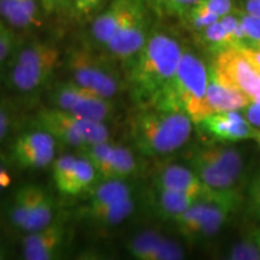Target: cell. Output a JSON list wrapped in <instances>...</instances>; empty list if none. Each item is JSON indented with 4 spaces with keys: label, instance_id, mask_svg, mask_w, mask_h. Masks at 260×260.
Instances as JSON below:
<instances>
[{
    "label": "cell",
    "instance_id": "cell-1",
    "mask_svg": "<svg viewBox=\"0 0 260 260\" xmlns=\"http://www.w3.org/2000/svg\"><path fill=\"white\" fill-rule=\"evenodd\" d=\"M183 48L168 32L152 30L130 63L128 82L140 107L157 106L170 89Z\"/></svg>",
    "mask_w": 260,
    "mask_h": 260
},
{
    "label": "cell",
    "instance_id": "cell-2",
    "mask_svg": "<svg viewBox=\"0 0 260 260\" xmlns=\"http://www.w3.org/2000/svg\"><path fill=\"white\" fill-rule=\"evenodd\" d=\"M193 122L186 112L155 106L140 107L130 122L133 144L141 154L160 157L189 140Z\"/></svg>",
    "mask_w": 260,
    "mask_h": 260
},
{
    "label": "cell",
    "instance_id": "cell-3",
    "mask_svg": "<svg viewBox=\"0 0 260 260\" xmlns=\"http://www.w3.org/2000/svg\"><path fill=\"white\" fill-rule=\"evenodd\" d=\"M209 68L191 51L183 50L170 89L155 107L186 112L193 123L207 116L205 107Z\"/></svg>",
    "mask_w": 260,
    "mask_h": 260
},
{
    "label": "cell",
    "instance_id": "cell-4",
    "mask_svg": "<svg viewBox=\"0 0 260 260\" xmlns=\"http://www.w3.org/2000/svg\"><path fill=\"white\" fill-rule=\"evenodd\" d=\"M37 124L53 136L56 141L70 146L83 147L86 145L109 141V129L104 122L84 118L58 107L44 109L38 113Z\"/></svg>",
    "mask_w": 260,
    "mask_h": 260
},
{
    "label": "cell",
    "instance_id": "cell-5",
    "mask_svg": "<svg viewBox=\"0 0 260 260\" xmlns=\"http://www.w3.org/2000/svg\"><path fill=\"white\" fill-rule=\"evenodd\" d=\"M71 81L99 95L111 99L121 89V80L100 54L86 46H73L65 57Z\"/></svg>",
    "mask_w": 260,
    "mask_h": 260
},
{
    "label": "cell",
    "instance_id": "cell-6",
    "mask_svg": "<svg viewBox=\"0 0 260 260\" xmlns=\"http://www.w3.org/2000/svg\"><path fill=\"white\" fill-rule=\"evenodd\" d=\"M51 99L58 109L96 122H105L115 110L109 98L99 95L74 81L58 83Z\"/></svg>",
    "mask_w": 260,
    "mask_h": 260
},
{
    "label": "cell",
    "instance_id": "cell-7",
    "mask_svg": "<svg viewBox=\"0 0 260 260\" xmlns=\"http://www.w3.org/2000/svg\"><path fill=\"white\" fill-rule=\"evenodd\" d=\"M151 32V14L147 0H135L124 23L105 48L117 59L130 61L144 47Z\"/></svg>",
    "mask_w": 260,
    "mask_h": 260
},
{
    "label": "cell",
    "instance_id": "cell-8",
    "mask_svg": "<svg viewBox=\"0 0 260 260\" xmlns=\"http://www.w3.org/2000/svg\"><path fill=\"white\" fill-rule=\"evenodd\" d=\"M212 67L251 103H260V71L241 48H228L214 54Z\"/></svg>",
    "mask_w": 260,
    "mask_h": 260
},
{
    "label": "cell",
    "instance_id": "cell-9",
    "mask_svg": "<svg viewBox=\"0 0 260 260\" xmlns=\"http://www.w3.org/2000/svg\"><path fill=\"white\" fill-rule=\"evenodd\" d=\"M211 138L222 142H236L256 136L258 128L253 126L239 111L212 113L198 123Z\"/></svg>",
    "mask_w": 260,
    "mask_h": 260
},
{
    "label": "cell",
    "instance_id": "cell-10",
    "mask_svg": "<svg viewBox=\"0 0 260 260\" xmlns=\"http://www.w3.org/2000/svg\"><path fill=\"white\" fill-rule=\"evenodd\" d=\"M249 104L251 100L225 79H223L211 65L209 68V82L205 98L207 116L218 112L241 111Z\"/></svg>",
    "mask_w": 260,
    "mask_h": 260
},
{
    "label": "cell",
    "instance_id": "cell-11",
    "mask_svg": "<svg viewBox=\"0 0 260 260\" xmlns=\"http://www.w3.org/2000/svg\"><path fill=\"white\" fill-rule=\"evenodd\" d=\"M65 228L59 220L30 232L22 242V254L27 260H52L59 254L64 242Z\"/></svg>",
    "mask_w": 260,
    "mask_h": 260
},
{
    "label": "cell",
    "instance_id": "cell-12",
    "mask_svg": "<svg viewBox=\"0 0 260 260\" xmlns=\"http://www.w3.org/2000/svg\"><path fill=\"white\" fill-rule=\"evenodd\" d=\"M130 256L138 260H180L183 248L177 242L155 232H142L132 237L126 245Z\"/></svg>",
    "mask_w": 260,
    "mask_h": 260
},
{
    "label": "cell",
    "instance_id": "cell-13",
    "mask_svg": "<svg viewBox=\"0 0 260 260\" xmlns=\"http://www.w3.org/2000/svg\"><path fill=\"white\" fill-rule=\"evenodd\" d=\"M134 4L135 0H109L102 11L94 16L90 25V37L96 45L106 47L124 23Z\"/></svg>",
    "mask_w": 260,
    "mask_h": 260
},
{
    "label": "cell",
    "instance_id": "cell-14",
    "mask_svg": "<svg viewBox=\"0 0 260 260\" xmlns=\"http://www.w3.org/2000/svg\"><path fill=\"white\" fill-rule=\"evenodd\" d=\"M154 187L194 194L203 201L206 200L210 193V188L205 186L191 169L176 164L168 165L159 171L154 180Z\"/></svg>",
    "mask_w": 260,
    "mask_h": 260
},
{
    "label": "cell",
    "instance_id": "cell-15",
    "mask_svg": "<svg viewBox=\"0 0 260 260\" xmlns=\"http://www.w3.org/2000/svg\"><path fill=\"white\" fill-rule=\"evenodd\" d=\"M39 0H0V17L14 29H30L41 22Z\"/></svg>",
    "mask_w": 260,
    "mask_h": 260
},
{
    "label": "cell",
    "instance_id": "cell-16",
    "mask_svg": "<svg viewBox=\"0 0 260 260\" xmlns=\"http://www.w3.org/2000/svg\"><path fill=\"white\" fill-rule=\"evenodd\" d=\"M188 161H189L191 170L198 175L201 182L210 189L217 191L237 189V180L228 175L226 172L220 170L218 167H216L211 161L206 160L195 151H193V153L189 155Z\"/></svg>",
    "mask_w": 260,
    "mask_h": 260
},
{
    "label": "cell",
    "instance_id": "cell-17",
    "mask_svg": "<svg viewBox=\"0 0 260 260\" xmlns=\"http://www.w3.org/2000/svg\"><path fill=\"white\" fill-rule=\"evenodd\" d=\"M199 201L203 200L194 194L154 187V207L157 212L164 218L175 219Z\"/></svg>",
    "mask_w": 260,
    "mask_h": 260
},
{
    "label": "cell",
    "instance_id": "cell-18",
    "mask_svg": "<svg viewBox=\"0 0 260 260\" xmlns=\"http://www.w3.org/2000/svg\"><path fill=\"white\" fill-rule=\"evenodd\" d=\"M135 201L133 197H128L116 203H112L106 206L98 207L94 210L79 211L81 219L87 220L98 225H117L124 222L128 217L134 212Z\"/></svg>",
    "mask_w": 260,
    "mask_h": 260
},
{
    "label": "cell",
    "instance_id": "cell-19",
    "mask_svg": "<svg viewBox=\"0 0 260 260\" xmlns=\"http://www.w3.org/2000/svg\"><path fill=\"white\" fill-rule=\"evenodd\" d=\"M198 154L239 181L243 172V159L239 151L223 146H206L195 149Z\"/></svg>",
    "mask_w": 260,
    "mask_h": 260
},
{
    "label": "cell",
    "instance_id": "cell-20",
    "mask_svg": "<svg viewBox=\"0 0 260 260\" xmlns=\"http://www.w3.org/2000/svg\"><path fill=\"white\" fill-rule=\"evenodd\" d=\"M54 70L52 68L14 63L10 71V81L21 92H32L45 86L51 80Z\"/></svg>",
    "mask_w": 260,
    "mask_h": 260
},
{
    "label": "cell",
    "instance_id": "cell-21",
    "mask_svg": "<svg viewBox=\"0 0 260 260\" xmlns=\"http://www.w3.org/2000/svg\"><path fill=\"white\" fill-rule=\"evenodd\" d=\"M136 170V159L133 152L124 146L113 145L111 154L104 165L98 177L103 181L122 180L134 174Z\"/></svg>",
    "mask_w": 260,
    "mask_h": 260
},
{
    "label": "cell",
    "instance_id": "cell-22",
    "mask_svg": "<svg viewBox=\"0 0 260 260\" xmlns=\"http://www.w3.org/2000/svg\"><path fill=\"white\" fill-rule=\"evenodd\" d=\"M42 188L35 184H25L16 191L10 206V219L16 228L27 230V225L30 219L35 203Z\"/></svg>",
    "mask_w": 260,
    "mask_h": 260
},
{
    "label": "cell",
    "instance_id": "cell-23",
    "mask_svg": "<svg viewBox=\"0 0 260 260\" xmlns=\"http://www.w3.org/2000/svg\"><path fill=\"white\" fill-rule=\"evenodd\" d=\"M132 197L130 188L122 180H107L103 181L99 186L94 188L90 193L87 203L81 206L79 211L94 210L98 207L106 206L116 201Z\"/></svg>",
    "mask_w": 260,
    "mask_h": 260
},
{
    "label": "cell",
    "instance_id": "cell-24",
    "mask_svg": "<svg viewBox=\"0 0 260 260\" xmlns=\"http://www.w3.org/2000/svg\"><path fill=\"white\" fill-rule=\"evenodd\" d=\"M56 140L42 129L32 130L19 135L11 148V155L15 161L25 155L48 149H56Z\"/></svg>",
    "mask_w": 260,
    "mask_h": 260
},
{
    "label": "cell",
    "instance_id": "cell-25",
    "mask_svg": "<svg viewBox=\"0 0 260 260\" xmlns=\"http://www.w3.org/2000/svg\"><path fill=\"white\" fill-rule=\"evenodd\" d=\"M95 178L96 172L92 164L86 158L77 157L69 175L57 189L64 195H77L87 189Z\"/></svg>",
    "mask_w": 260,
    "mask_h": 260
},
{
    "label": "cell",
    "instance_id": "cell-26",
    "mask_svg": "<svg viewBox=\"0 0 260 260\" xmlns=\"http://www.w3.org/2000/svg\"><path fill=\"white\" fill-rule=\"evenodd\" d=\"M199 34L203 44L214 54L225 51L228 48H236L233 38L230 37L229 32L224 28L220 19L217 21L216 23L201 29V30H199Z\"/></svg>",
    "mask_w": 260,
    "mask_h": 260
},
{
    "label": "cell",
    "instance_id": "cell-27",
    "mask_svg": "<svg viewBox=\"0 0 260 260\" xmlns=\"http://www.w3.org/2000/svg\"><path fill=\"white\" fill-rule=\"evenodd\" d=\"M53 207L54 205L51 195H48L44 189H41L25 232H35V230H39L41 228L48 225L53 220L54 217Z\"/></svg>",
    "mask_w": 260,
    "mask_h": 260
},
{
    "label": "cell",
    "instance_id": "cell-28",
    "mask_svg": "<svg viewBox=\"0 0 260 260\" xmlns=\"http://www.w3.org/2000/svg\"><path fill=\"white\" fill-rule=\"evenodd\" d=\"M109 0H67L65 10L73 18L84 19L102 11Z\"/></svg>",
    "mask_w": 260,
    "mask_h": 260
},
{
    "label": "cell",
    "instance_id": "cell-29",
    "mask_svg": "<svg viewBox=\"0 0 260 260\" xmlns=\"http://www.w3.org/2000/svg\"><path fill=\"white\" fill-rule=\"evenodd\" d=\"M155 11L170 17H181L187 14L199 0H148Z\"/></svg>",
    "mask_w": 260,
    "mask_h": 260
},
{
    "label": "cell",
    "instance_id": "cell-30",
    "mask_svg": "<svg viewBox=\"0 0 260 260\" xmlns=\"http://www.w3.org/2000/svg\"><path fill=\"white\" fill-rule=\"evenodd\" d=\"M228 259L232 260H260V249L253 239L249 236L248 240L236 243L228 253Z\"/></svg>",
    "mask_w": 260,
    "mask_h": 260
},
{
    "label": "cell",
    "instance_id": "cell-31",
    "mask_svg": "<svg viewBox=\"0 0 260 260\" xmlns=\"http://www.w3.org/2000/svg\"><path fill=\"white\" fill-rule=\"evenodd\" d=\"M12 29L14 28L0 17V69L15 51V35Z\"/></svg>",
    "mask_w": 260,
    "mask_h": 260
},
{
    "label": "cell",
    "instance_id": "cell-32",
    "mask_svg": "<svg viewBox=\"0 0 260 260\" xmlns=\"http://www.w3.org/2000/svg\"><path fill=\"white\" fill-rule=\"evenodd\" d=\"M242 25L247 38V47L260 51V18L248 14L241 15Z\"/></svg>",
    "mask_w": 260,
    "mask_h": 260
},
{
    "label": "cell",
    "instance_id": "cell-33",
    "mask_svg": "<svg viewBox=\"0 0 260 260\" xmlns=\"http://www.w3.org/2000/svg\"><path fill=\"white\" fill-rule=\"evenodd\" d=\"M54 149H48V151H41L32 153L25 157L18 159L17 164L24 169H42L46 168L53 161Z\"/></svg>",
    "mask_w": 260,
    "mask_h": 260
},
{
    "label": "cell",
    "instance_id": "cell-34",
    "mask_svg": "<svg viewBox=\"0 0 260 260\" xmlns=\"http://www.w3.org/2000/svg\"><path fill=\"white\" fill-rule=\"evenodd\" d=\"M77 157L71 154L61 155L58 159H56L53 162V170H52V176H53V181L56 183V187L58 188L63 183L65 178H67L69 172L73 169L75 161H76Z\"/></svg>",
    "mask_w": 260,
    "mask_h": 260
},
{
    "label": "cell",
    "instance_id": "cell-35",
    "mask_svg": "<svg viewBox=\"0 0 260 260\" xmlns=\"http://www.w3.org/2000/svg\"><path fill=\"white\" fill-rule=\"evenodd\" d=\"M247 207L255 219L260 220V171L253 177L247 194Z\"/></svg>",
    "mask_w": 260,
    "mask_h": 260
},
{
    "label": "cell",
    "instance_id": "cell-36",
    "mask_svg": "<svg viewBox=\"0 0 260 260\" xmlns=\"http://www.w3.org/2000/svg\"><path fill=\"white\" fill-rule=\"evenodd\" d=\"M200 8H203L212 14L223 17L228 14H232L233 2L232 0H199L197 3Z\"/></svg>",
    "mask_w": 260,
    "mask_h": 260
},
{
    "label": "cell",
    "instance_id": "cell-37",
    "mask_svg": "<svg viewBox=\"0 0 260 260\" xmlns=\"http://www.w3.org/2000/svg\"><path fill=\"white\" fill-rule=\"evenodd\" d=\"M243 115L253 126L260 129V103H251L243 109Z\"/></svg>",
    "mask_w": 260,
    "mask_h": 260
},
{
    "label": "cell",
    "instance_id": "cell-38",
    "mask_svg": "<svg viewBox=\"0 0 260 260\" xmlns=\"http://www.w3.org/2000/svg\"><path fill=\"white\" fill-rule=\"evenodd\" d=\"M39 3L41 5L42 12L47 15L56 14L65 9V5H67V0H39Z\"/></svg>",
    "mask_w": 260,
    "mask_h": 260
},
{
    "label": "cell",
    "instance_id": "cell-39",
    "mask_svg": "<svg viewBox=\"0 0 260 260\" xmlns=\"http://www.w3.org/2000/svg\"><path fill=\"white\" fill-rule=\"evenodd\" d=\"M9 126H10L9 113L4 107L0 106V144H2L3 140L5 139L6 134H8Z\"/></svg>",
    "mask_w": 260,
    "mask_h": 260
},
{
    "label": "cell",
    "instance_id": "cell-40",
    "mask_svg": "<svg viewBox=\"0 0 260 260\" xmlns=\"http://www.w3.org/2000/svg\"><path fill=\"white\" fill-rule=\"evenodd\" d=\"M11 183V174L4 164L0 162V193Z\"/></svg>",
    "mask_w": 260,
    "mask_h": 260
},
{
    "label": "cell",
    "instance_id": "cell-41",
    "mask_svg": "<svg viewBox=\"0 0 260 260\" xmlns=\"http://www.w3.org/2000/svg\"><path fill=\"white\" fill-rule=\"evenodd\" d=\"M241 51L248 57V59L251 60L260 71V51L252 47H241Z\"/></svg>",
    "mask_w": 260,
    "mask_h": 260
},
{
    "label": "cell",
    "instance_id": "cell-42",
    "mask_svg": "<svg viewBox=\"0 0 260 260\" xmlns=\"http://www.w3.org/2000/svg\"><path fill=\"white\" fill-rule=\"evenodd\" d=\"M246 14L260 18V0H247Z\"/></svg>",
    "mask_w": 260,
    "mask_h": 260
},
{
    "label": "cell",
    "instance_id": "cell-43",
    "mask_svg": "<svg viewBox=\"0 0 260 260\" xmlns=\"http://www.w3.org/2000/svg\"><path fill=\"white\" fill-rule=\"evenodd\" d=\"M251 237L253 239V241L255 242V245L258 246V248L260 249V229H255L254 232L251 234Z\"/></svg>",
    "mask_w": 260,
    "mask_h": 260
},
{
    "label": "cell",
    "instance_id": "cell-44",
    "mask_svg": "<svg viewBox=\"0 0 260 260\" xmlns=\"http://www.w3.org/2000/svg\"><path fill=\"white\" fill-rule=\"evenodd\" d=\"M5 258H6V251H5L4 246H3V243L0 242V260L5 259Z\"/></svg>",
    "mask_w": 260,
    "mask_h": 260
},
{
    "label": "cell",
    "instance_id": "cell-45",
    "mask_svg": "<svg viewBox=\"0 0 260 260\" xmlns=\"http://www.w3.org/2000/svg\"><path fill=\"white\" fill-rule=\"evenodd\" d=\"M255 141H256V142H258V144H259V146H260V138H256V139H255Z\"/></svg>",
    "mask_w": 260,
    "mask_h": 260
}]
</instances>
